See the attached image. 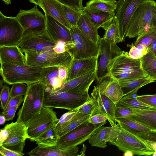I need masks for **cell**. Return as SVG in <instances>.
<instances>
[{"label": "cell", "mask_w": 156, "mask_h": 156, "mask_svg": "<svg viewBox=\"0 0 156 156\" xmlns=\"http://www.w3.org/2000/svg\"><path fill=\"white\" fill-rule=\"evenodd\" d=\"M48 67L3 63L1 64L0 74L9 84L22 83L28 85L41 81Z\"/></svg>", "instance_id": "6da1fadb"}, {"label": "cell", "mask_w": 156, "mask_h": 156, "mask_svg": "<svg viewBox=\"0 0 156 156\" xmlns=\"http://www.w3.org/2000/svg\"><path fill=\"white\" fill-rule=\"evenodd\" d=\"M124 51L121 55L116 57L109 63L106 76L114 80H132L146 76L143 70L140 59H133Z\"/></svg>", "instance_id": "7a4b0ae2"}, {"label": "cell", "mask_w": 156, "mask_h": 156, "mask_svg": "<svg viewBox=\"0 0 156 156\" xmlns=\"http://www.w3.org/2000/svg\"><path fill=\"white\" fill-rule=\"evenodd\" d=\"M23 104L17 113V122L26 125L43 107L46 86L41 81L28 85Z\"/></svg>", "instance_id": "3957f363"}, {"label": "cell", "mask_w": 156, "mask_h": 156, "mask_svg": "<svg viewBox=\"0 0 156 156\" xmlns=\"http://www.w3.org/2000/svg\"><path fill=\"white\" fill-rule=\"evenodd\" d=\"M88 92L83 94L51 91L45 88L43 107L75 110L90 98Z\"/></svg>", "instance_id": "277c9868"}, {"label": "cell", "mask_w": 156, "mask_h": 156, "mask_svg": "<svg viewBox=\"0 0 156 156\" xmlns=\"http://www.w3.org/2000/svg\"><path fill=\"white\" fill-rule=\"evenodd\" d=\"M69 29L71 41L66 43V49L73 59L98 56L99 44L88 38L77 26H72Z\"/></svg>", "instance_id": "5b68a950"}, {"label": "cell", "mask_w": 156, "mask_h": 156, "mask_svg": "<svg viewBox=\"0 0 156 156\" xmlns=\"http://www.w3.org/2000/svg\"><path fill=\"white\" fill-rule=\"evenodd\" d=\"M154 1H145L136 9L130 20L126 37H136L151 29L152 10Z\"/></svg>", "instance_id": "8992f818"}, {"label": "cell", "mask_w": 156, "mask_h": 156, "mask_svg": "<svg viewBox=\"0 0 156 156\" xmlns=\"http://www.w3.org/2000/svg\"><path fill=\"white\" fill-rule=\"evenodd\" d=\"M119 126L120 131L116 139L109 144L115 146L124 152L129 151L138 156L152 155L155 151L144 140Z\"/></svg>", "instance_id": "52a82bcc"}, {"label": "cell", "mask_w": 156, "mask_h": 156, "mask_svg": "<svg viewBox=\"0 0 156 156\" xmlns=\"http://www.w3.org/2000/svg\"><path fill=\"white\" fill-rule=\"evenodd\" d=\"M26 65L48 67H64L67 69L73 58L67 51L60 54L55 53H40L29 50L24 51Z\"/></svg>", "instance_id": "ba28073f"}, {"label": "cell", "mask_w": 156, "mask_h": 156, "mask_svg": "<svg viewBox=\"0 0 156 156\" xmlns=\"http://www.w3.org/2000/svg\"><path fill=\"white\" fill-rule=\"evenodd\" d=\"M24 29L16 17H8L0 11V47H19Z\"/></svg>", "instance_id": "9c48e42d"}, {"label": "cell", "mask_w": 156, "mask_h": 156, "mask_svg": "<svg viewBox=\"0 0 156 156\" xmlns=\"http://www.w3.org/2000/svg\"><path fill=\"white\" fill-rule=\"evenodd\" d=\"M37 6L35 5L28 10L20 9L16 16L24 29L23 36L37 34L46 31L45 15Z\"/></svg>", "instance_id": "30bf717a"}, {"label": "cell", "mask_w": 156, "mask_h": 156, "mask_svg": "<svg viewBox=\"0 0 156 156\" xmlns=\"http://www.w3.org/2000/svg\"><path fill=\"white\" fill-rule=\"evenodd\" d=\"M52 108L43 107L40 112L26 125L29 139L31 141L39 136L58 121L56 113Z\"/></svg>", "instance_id": "8fae6325"}, {"label": "cell", "mask_w": 156, "mask_h": 156, "mask_svg": "<svg viewBox=\"0 0 156 156\" xmlns=\"http://www.w3.org/2000/svg\"><path fill=\"white\" fill-rule=\"evenodd\" d=\"M154 0H119L117 1L115 19L118 29L120 42L124 41L129 22L139 5L145 1Z\"/></svg>", "instance_id": "7c38bea8"}, {"label": "cell", "mask_w": 156, "mask_h": 156, "mask_svg": "<svg viewBox=\"0 0 156 156\" xmlns=\"http://www.w3.org/2000/svg\"><path fill=\"white\" fill-rule=\"evenodd\" d=\"M124 52L116 44L103 37L101 38L99 43V61L97 68V83L106 77L108 65L113 58Z\"/></svg>", "instance_id": "4fadbf2b"}, {"label": "cell", "mask_w": 156, "mask_h": 156, "mask_svg": "<svg viewBox=\"0 0 156 156\" xmlns=\"http://www.w3.org/2000/svg\"><path fill=\"white\" fill-rule=\"evenodd\" d=\"M56 43L46 31L40 34L23 36L19 47L23 52L29 50L40 53H55L53 49Z\"/></svg>", "instance_id": "5bb4252c"}, {"label": "cell", "mask_w": 156, "mask_h": 156, "mask_svg": "<svg viewBox=\"0 0 156 156\" xmlns=\"http://www.w3.org/2000/svg\"><path fill=\"white\" fill-rule=\"evenodd\" d=\"M107 122L97 124L89 123L79 126L60 137L57 144L69 147L77 146L88 140L99 127Z\"/></svg>", "instance_id": "9a60e30c"}, {"label": "cell", "mask_w": 156, "mask_h": 156, "mask_svg": "<svg viewBox=\"0 0 156 156\" xmlns=\"http://www.w3.org/2000/svg\"><path fill=\"white\" fill-rule=\"evenodd\" d=\"M10 129L7 139L0 145L20 153H23L26 140L29 139L27 128L24 124L16 122L9 124Z\"/></svg>", "instance_id": "2e32d148"}, {"label": "cell", "mask_w": 156, "mask_h": 156, "mask_svg": "<svg viewBox=\"0 0 156 156\" xmlns=\"http://www.w3.org/2000/svg\"><path fill=\"white\" fill-rule=\"evenodd\" d=\"M98 56L73 59L67 69L65 83L77 77L97 70Z\"/></svg>", "instance_id": "e0dca14e"}, {"label": "cell", "mask_w": 156, "mask_h": 156, "mask_svg": "<svg viewBox=\"0 0 156 156\" xmlns=\"http://www.w3.org/2000/svg\"><path fill=\"white\" fill-rule=\"evenodd\" d=\"M96 70L77 77L65 83L57 91L83 94L88 92L89 87L96 79Z\"/></svg>", "instance_id": "ac0fdd59"}, {"label": "cell", "mask_w": 156, "mask_h": 156, "mask_svg": "<svg viewBox=\"0 0 156 156\" xmlns=\"http://www.w3.org/2000/svg\"><path fill=\"white\" fill-rule=\"evenodd\" d=\"M91 95L98 102L99 110L97 114H101L105 116L111 126L117 125L115 116L116 105L109 98L102 93L97 85L94 86Z\"/></svg>", "instance_id": "d6986e66"}, {"label": "cell", "mask_w": 156, "mask_h": 156, "mask_svg": "<svg viewBox=\"0 0 156 156\" xmlns=\"http://www.w3.org/2000/svg\"><path fill=\"white\" fill-rule=\"evenodd\" d=\"M120 131L118 124L109 127L101 126L88 139V142L94 147L104 148L107 143L113 142L117 139Z\"/></svg>", "instance_id": "ffe728a7"}, {"label": "cell", "mask_w": 156, "mask_h": 156, "mask_svg": "<svg viewBox=\"0 0 156 156\" xmlns=\"http://www.w3.org/2000/svg\"><path fill=\"white\" fill-rule=\"evenodd\" d=\"M46 17V31L56 43L60 41L67 42L71 41L70 29L49 15Z\"/></svg>", "instance_id": "44dd1931"}, {"label": "cell", "mask_w": 156, "mask_h": 156, "mask_svg": "<svg viewBox=\"0 0 156 156\" xmlns=\"http://www.w3.org/2000/svg\"><path fill=\"white\" fill-rule=\"evenodd\" d=\"M38 3L45 15L50 16L70 29L71 27L66 17L62 4L57 0H38Z\"/></svg>", "instance_id": "7402d4cb"}, {"label": "cell", "mask_w": 156, "mask_h": 156, "mask_svg": "<svg viewBox=\"0 0 156 156\" xmlns=\"http://www.w3.org/2000/svg\"><path fill=\"white\" fill-rule=\"evenodd\" d=\"M97 85L102 93L116 105L123 96V92L119 83L110 77L106 76Z\"/></svg>", "instance_id": "603a6c76"}, {"label": "cell", "mask_w": 156, "mask_h": 156, "mask_svg": "<svg viewBox=\"0 0 156 156\" xmlns=\"http://www.w3.org/2000/svg\"><path fill=\"white\" fill-rule=\"evenodd\" d=\"M82 10L98 29L101 27L104 29L115 16V12L104 11L87 6L83 7Z\"/></svg>", "instance_id": "cb8c5ba5"}, {"label": "cell", "mask_w": 156, "mask_h": 156, "mask_svg": "<svg viewBox=\"0 0 156 156\" xmlns=\"http://www.w3.org/2000/svg\"><path fill=\"white\" fill-rule=\"evenodd\" d=\"M17 46L0 47V64L10 63L18 65L25 66V55Z\"/></svg>", "instance_id": "d4e9b609"}, {"label": "cell", "mask_w": 156, "mask_h": 156, "mask_svg": "<svg viewBox=\"0 0 156 156\" xmlns=\"http://www.w3.org/2000/svg\"><path fill=\"white\" fill-rule=\"evenodd\" d=\"M132 109L133 111V114L127 119L143 125L151 131L156 132V109Z\"/></svg>", "instance_id": "484cf974"}, {"label": "cell", "mask_w": 156, "mask_h": 156, "mask_svg": "<svg viewBox=\"0 0 156 156\" xmlns=\"http://www.w3.org/2000/svg\"><path fill=\"white\" fill-rule=\"evenodd\" d=\"M59 67H48L41 81L45 85L46 88L51 91H58L64 84L59 76Z\"/></svg>", "instance_id": "4316f807"}, {"label": "cell", "mask_w": 156, "mask_h": 156, "mask_svg": "<svg viewBox=\"0 0 156 156\" xmlns=\"http://www.w3.org/2000/svg\"><path fill=\"white\" fill-rule=\"evenodd\" d=\"M77 27L82 33L94 43L99 44L100 37L98 30L83 12L77 23Z\"/></svg>", "instance_id": "83f0119b"}, {"label": "cell", "mask_w": 156, "mask_h": 156, "mask_svg": "<svg viewBox=\"0 0 156 156\" xmlns=\"http://www.w3.org/2000/svg\"><path fill=\"white\" fill-rule=\"evenodd\" d=\"M56 124L34 140L39 147L48 148L57 145L60 137L55 127Z\"/></svg>", "instance_id": "f1b7e54d"}, {"label": "cell", "mask_w": 156, "mask_h": 156, "mask_svg": "<svg viewBox=\"0 0 156 156\" xmlns=\"http://www.w3.org/2000/svg\"><path fill=\"white\" fill-rule=\"evenodd\" d=\"M30 156H69V151L65 147L57 144L52 147L42 148L38 146L29 152Z\"/></svg>", "instance_id": "f546056e"}, {"label": "cell", "mask_w": 156, "mask_h": 156, "mask_svg": "<svg viewBox=\"0 0 156 156\" xmlns=\"http://www.w3.org/2000/svg\"><path fill=\"white\" fill-rule=\"evenodd\" d=\"M119 83L122 90L123 96L138 90L142 87L155 81L147 76L132 80H116Z\"/></svg>", "instance_id": "4dcf8cb0"}, {"label": "cell", "mask_w": 156, "mask_h": 156, "mask_svg": "<svg viewBox=\"0 0 156 156\" xmlns=\"http://www.w3.org/2000/svg\"><path fill=\"white\" fill-rule=\"evenodd\" d=\"M142 69L150 79L156 81V57L150 51L140 59Z\"/></svg>", "instance_id": "1f68e13d"}, {"label": "cell", "mask_w": 156, "mask_h": 156, "mask_svg": "<svg viewBox=\"0 0 156 156\" xmlns=\"http://www.w3.org/2000/svg\"><path fill=\"white\" fill-rule=\"evenodd\" d=\"M137 91L126 95L118 103L131 109L140 110L156 109V108L149 105L136 98Z\"/></svg>", "instance_id": "d6a6232c"}, {"label": "cell", "mask_w": 156, "mask_h": 156, "mask_svg": "<svg viewBox=\"0 0 156 156\" xmlns=\"http://www.w3.org/2000/svg\"><path fill=\"white\" fill-rule=\"evenodd\" d=\"M91 117L90 115L77 111L69 124L65 128L58 132L60 137L64 136L79 126L89 124L88 120Z\"/></svg>", "instance_id": "836d02e7"}, {"label": "cell", "mask_w": 156, "mask_h": 156, "mask_svg": "<svg viewBox=\"0 0 156 156\" xmlns=\"http://www.w3.org/2000/svg\"><path fill=\"white\" fill-rule=\"evenodd\" d=\"M118 124L126 130L135 134L140 132L151 131L148 128L136 122L124 118H116Z\"/></svg>", "instance_id": "e575fe53"}, {"label": "cell", "mask_w": 156, "mask_h": 156, "mask_svg": "<svg viewBox=\"0 0 156 156\" xmlns=\"http://www.w3.org/2000/svg\"><path fill=\"white\" fill-rule=\"evenodd\" d=\"M115 0H90L86 4V6L100 10L115 12L117 7Z\"/></svg>", "instance_id": "d590c367"}, {"label": "cell", "mask_w": 156, "mask_h": 156, "mask_svg": "<svg viewBox=\"0 0 156 156\" xmlns=\"http://www.w3.org/2000/svg\"><path fill=\"white\" fill-rule=\"evenodd\" d=\"M104 30H105V33L103 38L116 44L120 42L119 32L115 17L113 20Z\"/></svg>", "instance_id": "8d00e7d4"}, {"label": "cell", "mask_w": 156, "mask_h": 156, "mask_svg": "<svg viewBox=\"0 0 156 156\" xmlns=\"http://www.w3.org/2000/svg\"><path fill=\"white\" fill-rule=\"evenodd\" d=\"M66 17L71 27L77 26V23L83 14L82 10L75 9L62 4Z\"/></svg>", "instance_id": "74e56055"}, {"label": "cell", "mask_w": 156, "mask_h": 156, "mask_svg": "<svg viewBox=\"0 0 156 156\" xmlns=\"http://www.w3.org/2000/svg\"><path fill=\"white\" fill-rule=\"evenodd\" d=\"M99 106L97 101L91 97L84 105L75 111L90 115L92 116L97 114Z\"/></svg>", "instance_id": "f35d334b"}, {"label": "cell", "mask_w": 156, "mask_h": 156, "mask_svg": "<svg viewBox=\"0 0 156 156\" xmlns=\"http://www.w3.org/2000/svg\"><path fill=\"white\" fill-rule=\"evenodd\" d=\"M156 40V31L151 29L149 31L138 35L134 44L136 46L140 44H142L147 48Z\"/></svg>", "instance_id": "ab89813d"}, {"label": "cell", "mask_w": 156, "mask_h": 156, "mask_svg": "<svg viewBox=\"0 0 156 156\" xmlns=\"http://www.w3.org/2000/svg\"><path fill=\"white\" fill-rule=\"evenodd\" d=\"M76 111H69L64 114L58 119L55 127L58 132L66 127L77 113Z\"/></svg>", "instance_id": "60d3db41"}, {"label": "cell", "mask_w": 156, "mask_h": 156, "mask_svg": "<svg viewBox=\"0 0 156 156\" xmlns=\"http://www.w3.org/2000/svg\"><path fill=\"white\" fill-rule=\"evenodd\" d=\"M28 89V86L24 83H20L13 84L10 90L11 98L19 96L25 95Z\"/></svg>", "instance_id": "b9f144b4"}, {"label": "cell", "mask_w": 156, "mask_h": 156, "mask_svg": "<svg viewBox=\"0 0 156 156\" xmlns=\"http://www.w3.org/2000/svg\"><path fill=\"white\" fill-rule=\"evenodd\" d=\"M133 111L132 109L118 103L116 105L115 110V119H127L133 114Z\"/></svg>", "instance_id": "7bdbcfd3"}, {"label": "cell", "mask_w": 156, "mask_h": 156, "mask_svg": "<svg viewBox=\"0 0 156 156\" xmlns=\"http://www.w3.org/2000/svg\"><path fill=\"white\" fill-rule=\"evenodd\" d=\"M11 98L9 87L7 84H4L1 89L0 96V106L2 109L6 108Z\"/></svg>", "instance_id": "ee69618b"}, {"label": "cell", "mask_w": 156, "mask_h": 156, "mask_svg": "<svg viewBox=\"0 0 156 156\" xmlns=\"http://www.w3.org/2000/svg\"><path fill=\"white\" fill-rule=\"evenodd\" d=\"M127 46L130 48L129 52L127 53L128 55L132 58L140 59L146 54L144 52L138 48L133 43L130 44H127Z\"/></svg>", "instance_id": "f6af8a7d"}, {"label": "cell", "mask_w": 156, "mask_h": 156, "mask_svg": "<svg viewBox=\"0 0 156 156\" xmlns=\"http://www.w3.org/2000/svg\"><path fill=\"white\" fill-rule=\"evenodd\" d=\"M136 98L143 103L156 108V94L137 95Z\"/></svg>", "instance_id": "bcb514c9"}, {"label": "cell", "mask_w": 156, "mask_h": 156, "mask_svg": "<svg viewBox=\"0 0 156 156\" xmlns=\"http://www.w3.org/2000/svg\"><path fill=\"white\" fill-rule=\"evenodd\" d=\"M24 98L22 95L16 96L11 98L6 108L3 110L2 114L4 115L10 108L17 105H20L23 101Z\"/></svg>", "instance_id": "7dc6e473"}, {"label": "cell", "mask_w": 156, "mask_h": 156, "mask_svg": "<svg viewBox=\"0 0 156 156\" xmlns=\"http://www.w3.org/2000/svg\"><path fill=\"white\" fill-rule=\"evenodd\" d=\"M62 4L77 9L82 10L83 0H57Z\"/></svg>", "instance_id": "c3c4849f"}, {"label": "cell", "mask_w": 156, "mask_h": 156, "mask_svg": "<svg viewBox=\"0 0 156 156\" xmlns=\"http://www.w3.org/2000/svg\"><path fill=\"white\" fill-rule=\"evenodd\" d=\"M136 135L142 139L150 141L156 142V132L150 131L137 133Z\"/></svg>", "instance_id": "681fc988"}, {"label": "cell", "mask_w": 156, "mask_h": 156, "mask_svg": "<svg viewBox=\"0 0 156 156\" xmlns=\"http://www.w3.org/2000/svg\"><path fill=\"white\" fill-rule=\"evenodd\" d=\"M107 118L103 115L101 114H96L90 117L88 121L89 123L97 124L107 122Z\"/></svg>", "instance_id": "f907efd6"}, {"label": "cell", "mask_w": 156, "mask_h": 156, "mask_svg": "<svg viewBox=\"0 0 156 156\" xmlns=\"http://www.w3.org/2000/svg\"><path fill=\"white\" fill-rule=\"evenodd\" d=\"M0 156H22L24 154L23 153L17 152L0 145Z\"/></svg>", "instance_id": "816d5d0a"}, {"label": "cell", "mask_w": 156, "mask_h": 156, "mask_svg": "<svg viewBox=\"0 0 156 156\" xmlns=\"http://www.w3.org/2000/svg\"><path fill=\"white\" fill-rule=\"evenodd\" d=\"M10 132L9 125H6L4 128L0 129V144H2L8 138Z\"/></svg>", "instance_id": "f5cc1de1"}, {"label": "cell", "mask_w": 156, "mask_h": 156, "mask_svg": "<svg viewBox=\"0 0 156 156\" xmlns=\"http://www.w3.org/2000/svg\"><path fill=\"white\" fill-rule=\"evenodd\" d=\"M66 43L62 41H59L56 43L53 49L55 52L60 54L66 51Z\"/></svg>", "instance_id": "db71d44e"}, {"label": "cell", "mask_w": 156, "mask_h": 156, "mask_svg": "<svg viewBox=\"0 0 156 156\" xmlns=\"http://www.w3.org/2000/svg\"><path fill=\"white\" fill-rule=\"evenodd\" d=\"M20 105H17L15 107L10 108L4 115L6 121H8L13 119L15 116V113L17 109Z\"/></svg>", "instance_id": "11a10c76"}, {"label": "cell", "mask_w": 156, "mask_h": 156, "mask_svg": "<svg viewBox=\"0 0 156 156\" xmlns=\"http://www.w3.org/2000/svg\"><path fill=\"white\" fill-rule=\"evenodd\" d=\"M151 29L156 31V2H155L152 10Z\"/></svg>", "instance_id": "9f6ffc18"}, {"label": "cell", "mask_w": 156, "mask_h": 156, "mask_svg": "<svg viewBox=\"0 0 156 156\" xmlns=\"http://www.w3.org/2000/svg\"><path fill=\"white\" fill-rule=\"evenodd\" d=\"M148 48L156 57V40L148 47Z\"/></svg>", "instance_id": "6f0895ef"}, {"label": "cell", "mask_w": 156, "mask_h": 156, "mask_svg": "<svg viewBox=\"0 0 156 156\" xmlns=\"http://www.w3.org/2000/svg\"><path fill=\"white\" fill-rule=\"evenodd\" d=\"M144 140L145 142L150 145L155 151H156V142L150 141L146 140Z\"/></svg>", "instance_id": "680465c9"}, {"label": "cell", "mask_w": 156, "mask_h": 156, "mask_svg": "<svg viewBox=\"0 0 156 156\" xmlns=\"http://www.w3.org/2000/svg\"><path fill=\"white\" fill-rule=\"evenodd\" d=\"M6 121L5 117L4 115L1 114L0 116V124L3 125Z\"/></svg>", "instance_id": "91938a15"}, {"label": "cell", "mask_w": 156, "mask_h": 156, "mask_svg": "<svg viewBox=\"0 0 156 156\" xmlns=\"http://www.w3.org/2000/svg\"><path fill=\"white\" fill-rule=\"evenodd\" d=\"M83 147L82 148V150L80 152L81 153V154L80 155H78V156H85V152L86 150L87 147L86 145L84 144H83Z\"/></svg>", "instance_id": "94428289"}, {"label": "cell", "mask_w": 156, "mask_h": 156, "mask_svg": "<svg viewBox=\"0 0 156 156\" xmlns=\"http://www.w3.org/2000/svg\"><path fill=\"white\" fill-rule=\"evenodd\" d=\"M134 155L133 153L131 151H127L125 152L123 154L124 156H133Z\"/></svg>", "instance_id": "6125c7cd"}, {"label": "cell", "mask_w": 156, "mask_h": 156, "mask_svg": "<svg viewBox=\"0 0 156 156\" xmlns=\"http://www.w3.org/2000/svg\"><path fill=\"white\" fill-rule=\"evenodd\" d=\"M31 3H34L35 5H38V0H29Z\"/></svg>", "instance_id": "be15d7a7"}, {"label": "cell", "mask_w": 156, "mask_h": 156, "mask_svg": "<svg viewBox=\"0 0 156 156\" xmlns=\"http://www.w3.org/2000/svg\"><path fill=\"white\" fill-rule=\"evenodd\" d=\"M3 1L5 4L7 5L11 4V0H2Z\"/></svg>", "instance_id": "e7e4bbea"}, {"label": "cell", "mask_w": 156, "mask_h": 156, "mask_svg": "<svg viewBox=\"0 0 156 156\" xmlns=\"http://www.w3.org/2000/svg\"><path fill=\"white\" fill-rule=\"evenodd\" d=\"M4 82H5L3 79L1 80L0 81V87L1 89L2 88L4 84L3 85V84Z\"/></svg>", "instance_id": "03108f58"}, {"label": "cell", "mask_w": 156, "mask_h": 156, "mask_svg": "<svg viewBox=\"0 0 156 156\" xmlns=\"http://www.w3.org/2000/svg\"><path fill=\"white\" fill-rule=\"evenodd\" d=\"M153 156H156V151H155L152 155Z\"/></svg>", "instance_id": "003e7915"}]
</instances>
